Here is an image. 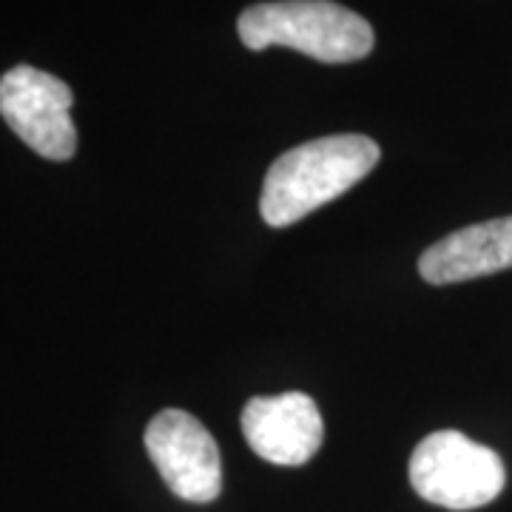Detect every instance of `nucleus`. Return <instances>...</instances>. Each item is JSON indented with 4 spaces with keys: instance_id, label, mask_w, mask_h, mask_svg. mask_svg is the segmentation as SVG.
I'll return each instance as SVG.
<instances>
[{
    "instance_id": "nucleus-1",
    "label": "nucleus",
    "mask_w": 512,
    "mask_h": 512,
    "mask_svg": "<svg viewBox=\"0 0 512 512\" xmlns=\"http://www.w3.org/2000/svg\"><path fill=\"white\" fill-rule=\"evenodd\" d=\"M379 157V146L365 134H333L285 151L265 174L262 220L271 228L299 222L365 180Z\"/></svg>"
},
{
    "instance_id": "nucleus-2",
    "label": "nucleus",
    "mask_w": 512,
    "mask_h": 512,
    "mask_svg": "<svg viewBox=\"0 0 512 512\" xmlns=\"http://www.w3.org/2000/svg\"><path fill=\"white\" fill-rule=\"evenodd\" d=\"M239 40L262 52L271 46L296 49L322 63H353L373 52V26L333 0H274L239 15Z\"/></svg>"
},
{
    "instance_id": "nucleus-3",
    "label": "nucleus",
    "mask_w": 512,
    "mask_h": 512,
    "mask_svg": "<svg viewBox=\"0 0 512 512\" xmlns=\"http://www.w3.org/2000/svg\"><path fill=\"white\" fill-rule=\"evenodd\" d=\"M410 484L436 507L478 510L501 495L507 470L490 447L470 441L458 430H439L413 450Z\"/></svg>"
},
{
    "instance_id": "nucleus-4",
    "label": "nucleus",
    "mask_w": 512,
    "mask_h": 512,
    "mask_svg": "<svg viewBox=\"0 0 512 512\" xmlns=\"http://www.w3.org/2000/svg\"><path fill=\"white\" fill-rule=\"evenodd\" d=\"M69 83L35 66H15L0 77V117L26 146L46 160H72L77 128Z\"/></svg>"
},
{
    "instance_id": "nucleus-5",
    "label": "nucleus",
    "mask_w": 512,
    "mask_h": 512,
    "mask_svg": "<svg viewBox=\"0 0 512 512\" xmlns=\"http://www.w3.org/2000/svg\"><path fill=\"white\" fill-rule=\"evenodd\" d=\"M146 450L168 490L191 501L208 504L222 490L220 447L214 436L185 410H163L146 427Z\"/></svg>"
},
{
    "instance_id": "nucleus-6",
    "label": "nucleus",
    "mask_w": 512,
    "mask_h": 512,
    "mask_svg": "<svg viewBox=\"0 0 512 512\" xmlns=\"http://www.w3.org/2000/svg\"><path fill=\"white\" fill-rule=\"evenodd\" d=\"M242 433L259 458L279 467H302L319 453L325 421L305 393L259 396L242 410Z\"/></svg>"
},
{
    "instance_id": "nucleus-7",
    "label": "nucleus",
    "mask_w": 512,
    "mask_h": 512,
    "mask_svg": "<svg viewBox=\"0 0 512 512\" xmlns=\"http://www.w3.org/2000/svg\"><path fill=\"white\" fill-rule=\"evenodd\" d=\"M507 268H512V217L458 228L419 259L421 279L430 285L470 282Z\"/></svg>"
}]
</instances>
